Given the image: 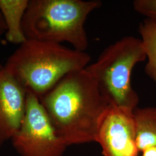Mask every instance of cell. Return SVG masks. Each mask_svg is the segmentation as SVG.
Here are the masks:
<instances>
[{
  "label": "cell",
  "instance_id": "obj_12",
  "mask_svg": "<svg viewBox=\"0 0 156 156\" xmlns=\"http://www.w3.org/2000/svg\"><path fill=\"white\" fill-rule=\"evenodd\" d=\"M7 30L5 22L2 16V14L0 11V35L6 33Z\"/></svg>",
  "mask_w": 156,
  "mask_h": 156
},
{
  "label": "cell",
  "instance_id": "obj_3",
  "mask_svg": "<svg viewBox=\"0 0 156 156\" xmlns=\"http://www.w3.org/2000/svg\"><path fill=\"white\" fill-rule=\"evenodd\" d=\"M102 4L99 0H30L23 32L27 39L66 42L73 49L85 51L89 46L86 20Z\"/></svg>",
  "mask_w": 156,
  "mask_h": 156
},
{
  "label": "cell",
  "instance_id": "obj_6",
  "mask_svg": "<svg viewBox=\"0 0 156 156\" xmlns=\"http://www.w3.org/2000/svg\"><path fill=\"white\" fill-rule=\"evenodd\" d=\"M134 111L109 104L97 129L95 142L104 156H138Z\"/></svg>",
  "mask_w": 156,
  "mask_h": 156
},
{
  "label": "cell",
  "instance_id": "obj_14",
  "mask_svg": "<svg viewBox=\"0 0 156 156\" xmlns=\"http://www.w3.org/2000/svg\"></svg>",
  "mask_w": 156,
  "mask_h": 156
},
{
  "label": "cell",
  "instance_id": "obj_5",
  "mask_svg": "<svg viewBox=\"0 0 156 156\" xmlns=\"http://www.w3.org/2000/svg\"><path fill=\"white\" fill-rule=\"evenodd\" d=\"M11 141L20 156H62L68 147L57 135L39 98L28 91L22 122Z\"/></svg>",
  "mask_w": 156,
  "mask_h": 156
},
{
  "label": "cell",
  "instance_id": "obj_4",
  "mask_svg": "<svg viewBox=\"0 0 156 156\" xmlns=\"http://www.w3.org/2000/svg\"><path fill=\"white\" fill-rule=\"evenodd\" d=\"M146 59L141 39L124 37L108 46L85 69L93 77L109 104L134 110L140 97L131 84L135 66Z\"/></svg>",
  "mask_w": 156,
  "mask_h": 156
},
{
  "label": "cell",
  "instance_id": "obj_11",
  "mask_svg": "<svg viewBox=\"0 0 156 156\" xmlns=\"http://www.w3.org/2000/svg\"><path fill=\"white\" fill-rule=\"evenodd\" d=\"M133 4L138 13L156 22V0H135Z\"/></svg>",
  "mask_w": 156,
  "mask_h": 156
},
{
  "label": "cell",
  "instance_id": "obj_10",
  "mask_svg": "<svg viewBox=\"0 0 156 156\" xmlns=\"http://www.w3.org/2000/svg\"><path fill=\"white\" fill-rule=\"evenodd\" d=\"M138 31L145 48L146 58H147L145 73L156 84V22L145 18L140 23Z\"/></svg>",
  "mask_w": 156,
  "mask_h": 156
},
{
  "label": "cell",
  "instance_id": "obj_1",
  "mask_svg": "<svg viewBox=\"0 0 156 156\" xmlns=\"http://www.w3.org/2000/svg\"><path fill=\"white\" fill-rule=\"evenodd\" d=\"M39 100L67 146L95 142L109 104L85 69L67 74Z\"/></svg>",
  "mask_w": 156,
  "mask_h": 156
},
{
  "label": "cell",
  "instance_id": "obj_7",
  "mask_svg": "<svg viewBox=\"0 0 156 156\" xmlns=\"http://www.w3.org/2000/svg\"><path fill=\"white\" fill-rule=\"evenodd\" d=\"M27 91L3 67L0 71V147L20 128L26 111Z\"/></svg>",
  "mask_w": 156,
  "mask_h": 156
},
{
  "label": "cell",
  "instance_id": "obj_9",
  "mask_svg": "<svg viewBox=\"0 0 156 156\" xmlns=\"http://www.w3.org/2000/svg\"><path fill=\"white\" fill-rule=\"evenodd\" d=\"M134 115L136 145L139 153L156 148V107H137Z\"/></svg>",
  "mask_w": 156,
  "mask_h": 156
},
{
  "label": "cell",
  "instance_id": "obj_8",
  "mask_svg": "<svg viewBox=\"0 0 156 156\" xmlns=\"http://www.w3.org/2000/svg\"><path fill=\"white\" fill-rule=\"evenodd\" d=\"M30 0H0V11L5 22V38L13 44L27 41L23 30V21Z\"/></svg>",
  "mask_w": 156,
  "mask_h": 156
},
{
  "label": "cell",
  "instance_id": "obj_13",
  "mask_svg": "<svg viewBox=\"0 0 156 156\" xmlns=\"http://www.w3.org/2000/svg\"><path fill=\"white\" fill-rule=\"evenodd\" d=\"M2 68H3V67L2 66H1V65H0V71L2 70Z\"/></svg>",
  "mask_w": 156,
  "mask_h": 156
},
{
  "label": "cell",
  "instance_id": "obj_2",
  "mask_svg": "<svg viewBox=\"0 0 156 156\" xmlns=\"http://www.w3.org/2000/svg\"><path fill=\"white\" fill-rule=\"evenodd\" d=\"M90 60L85 51L61 44L27 39L8 57L4 67L27 91L40 98L67 74L85 69Z\"/></svg>",
  "mask_w": 156,
  "mask_h": 156
}]
</instances>
